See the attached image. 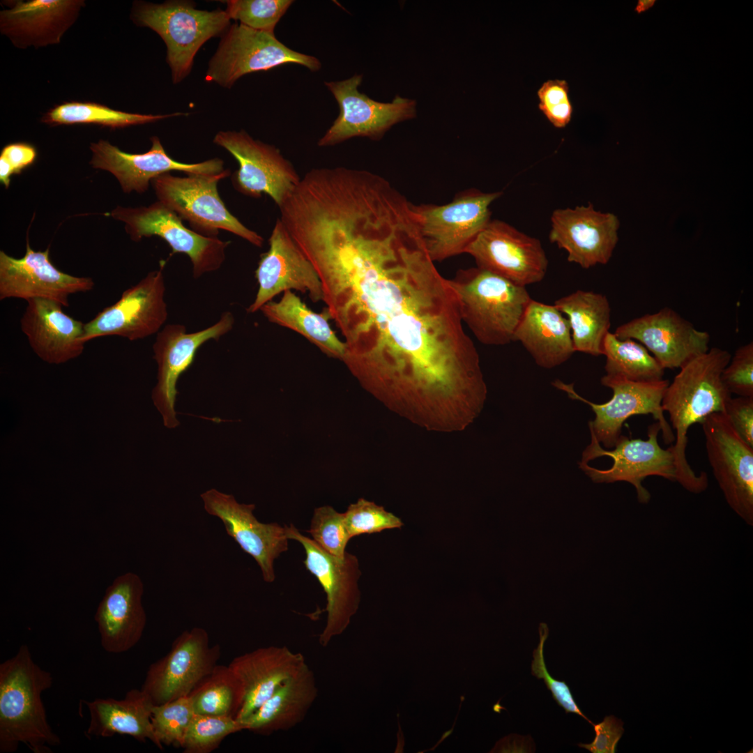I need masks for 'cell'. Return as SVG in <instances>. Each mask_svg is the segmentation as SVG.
<instances>
[{
  "label": "cell",
  "mask_w": 753,
  "mask_h": 753,
  "mask_svg": "<svg viewBox=\"0 0 753 753\" xmlns=\"http://www.w3.org/2000/svg\"><path fill=\"white\" fill-rule=\"evenodd\" d=\"M322 291L345 339L342 360L374 395L466 406L486 397L457 294L423 243L353 264L325 281Z\"/></svg>",
  "instance_id": "1"
},
{
  "label": "cell",
  "mask_w": 753,
  "mask_h": 753,
  "mask_svg": "<svg viewBox=\"0 0 753 753\" xmlns=\"http://www.w3.org/2000/svg\"><path fill=\"white\" fill-rule=\"evenodd\" d=\"M731 356L724 349L713 347L679 370L664 392L662 408L669 416L676 432L675 443L669 447L676 466V482L690 492L699 494L708 487V476L696 474L686 459L687 432L709 415L724 412L731 397L722 380V373Z\"/></svg>",
  "instance_id": "2"
},
{
  "label": "cell",
  "mask_w": 753,
  "mask_h": 753,
  "mask_svg": "<svg viewBox=\"0 0 753 753\" xmlns=\"http://www.w3.org/2000/svg\"><path fill=\"white\" fill-rule=\"evenodd\" d=\"M52 683L26 644L0 664V752H14L21 743L34 753H51L60 745L41 698Z\"/></svg>",
  "instance_id": "3"
},
{
  "label": "cell",
  "mask_w": 753,
  "mask_h": 753,
  "mask_svg": "<svg viewBox=\"0 0 753 753\" xmlns=\"http://www.w3.org/2000/svg\"><path fill=\"white\" fill-rule=\"evenodd\" d=\"M450 281L459 301L462 320L478 341L495 346L514 341L532 300L525 287L478 267L460 271Z\"/></svg>",
  "instance_id": "4"
},
{
  "label": "cell",
  "mask_w": 753,
  "mask_h": 753,
  "mask_svg": "<svg viewBox=\"0 0 753 753\" xmlns=\"http://www.w3.org/2000/svg\"><path fill=\"white\" fill-rule=\"evenodd\" d=\"M131 16L137 25L150 28L163 40L175 84L190 73L200 47L210 38L224 34L230 24L225 10H199L185 1L137 2Z\"/></svg>",
  "instance_id": "5"
},
{
  "label": "cell",
  "mask_w": 753,
  "mask_h": 753,
  "mask_svg": "<svg viewBox=\"0 0 753 753\" xmlns=\"http://www.w3.org/2000/svg\"><path fill=\"white\" fill-rule=\"evenodd\" d=\"M660 430L657 421L648 427L647 439L621 435L611 450L602 448L591 434V443L582 452L579 466L594 482H630L635 487L638 501L648 503L651 494L642 485L644 479L659 476L676 481L674 455L669 448L663 449L658 443Z\"/></svg>",
  "instance_id": "6"
},
{
  "label": "cell",
  "mask_w": 753,
  "mask_h": 753,
  "mask_svg": "<svg viewBox=\"0 0 753 753\" xmlns=\"http://www.w3.org/2000/svg\"><path fill=\"white\" fill-rule=\"evenodd\" d=\"M230 174L229 169L217 175L176 176L168 173L154 178L151 185L158 201L188 221L195 232L217 237L222 229L261 247L263 237L232 215L219 195L218 182Z\"/></svg>",
  "instance_id": "7"
},
{
  "label": "cell",
  "mask_w": 753,
  "mask_h": 753,
  "mask_svg": "<svg viewBox=\"0 0 753 753\" xmlns=\"http://www.w3.org/2000/svg\"><path fill=\"white\" fill-rule=\"evenodd\" d=\"M289 63L303 66L311 71H317L321 66L317 58L290 49L274 33L234 24L224 33L211 58L205 80L230 88L246 74Z\"/></svg>",
  "instance_id": "8"
},
{
  "label": "cell",
  "mask_w": 753,
  "mask_h": 753,
  "mask_svg": "<svg viewBox=\"0 0 753 753\" xmlns=\"http://www.w3.org/2000/svg\"><path fill=\"white\" fill-rule=\"evenodd\" d=\"M601 383L613 391L612 397L603 404L584 399L576 393L573 384L565 383L558 379L552 383L554 387L565 392L569 397L590 405L595 413V419L588 423L590 432L606 448L614 447L621 436L624 423L634 415L651 414L660 425L664 443L668 444L675 441L661 405L669 383L668 380L639 382L604 375L601 378Z\"/></svg>",
  "instance_id": "9"
},
{
  "label": "cell",
  "mask_w": 753,
  "mask_h": 753,
  "mask_svg": "<svg viewBox=\"0 0 753 753\" xmlns=\"http://www.w3.org/2000/svg\"><path fill=\"white\" fill-rule=\"evenodd\" d=\"M110 215L125 224L130 238L139 241L157 236L171 248L172 255L183 253L189 257L195 279L218 270L226 258L229 241L199 234L183 224V220L159 201L137 208L118 206Z\"/></svg>",
  "instance_id": "10"
},
{
  "label": "cell",
  "mask_w": 753,
  "mask_h": 753,
  "mask_svg": "<svg viewBox=\"0 0 753 753\" xmlns=\"http://www.w3.org/2000/svg\"><path fill=\"white\" fill-rule=\"evenodd\" d=\"M502 192L471 190L445 205H413L417 225L433 261L464 253L490 221L489 206Z\"/></svg>",
  "instance_id": "11"
},
{
  "label": "cell",
  "mask_w": 753,
  "mask_h": 753,
  "mask_svg": "<svg viewBox=\"0 0 753 753\" xmlns=\"http://www.w3.org/2000/svg\"><path fill=\"white\" fill-rule=\"evenodd\" d=\"M160 268L149 272L125 290L113 305L104 308L84 324L82 337L86 343L97 337L119 336L135 341L157 334L165 324L167 305L165 282Z\"/></svg>",
  "instance_id": "12"
},
{
  "label": "cell",
  "mask_w": 753,
  "mask_h": 753,
  "mask_svg": "<svg viewBox=\"0 0 753 753\" xmlns=\"http://www.w3.org/2000/svg\"><path fill=\"white\" fill-rule=\"evenodd\" d=\"M213 142L238 162L231 183L241 194L254 198L267 195L280 208L300 183L301 178L279 149L253 139L245 130L220 131Z\"/></svg>",
  "instance_id": "13"
},
{
  "label": "cell",
  "mask_w": 753,
  "mask_h": 753,
  "mask_svg": "<svg viewBox=\"0 0 753 753\" xmlns=\"http://www.w3.org/2000/svg\"><path fill=\"white\" fill-rule=\"evenodd\" d=\"M220 656V646L210 644L204 628L185 630L173 641L169 652L149 666L141 689L154 706L188 696Z\"/></svg>",
  "instance_id": "14"
},
{
  "label": "cell",
  "mask_w": 753,
  "mask_h": 753,
  "mask_svg": "<svg viewBox=\"0 0 753 753\" xmlns=\"http://www.w3.org/2000/svg\"><path fill=\"white\" fill-rule=\"evenodd\" d=\"M285 527L289 540H296L303 546L305 566L317 579L326 595V623L319 636V644L326 647L347 630L358 609L360 592L358 583L361 575L358 560L347 552L343 558L332 556L293 524Z\"/></svg>",
  "instance_id": "15"
},
{
  "label": "cell",
  "mask_w": 753,
  "mask_h": 753,
  "mask_svg": "<svg viewBox=\"0 0 753 753\" xmlns=\"http://www.w3.org/2000/svg\"><path fill=\"white\" fill-rule=\"evenodd\" d=\"M714 477L730 508L753 526V447L736 432L723 412L701 422Z\"/></svg>",
  "instance_id": "16"
},
{
  "label": "cell",
  "mask_w": 753,
  "mask_h": 753,
  "mask_svg": "<svg viewBox=\"0 0 753 753\" xmlns=\"http://www.w3.org/2000/svg\"><path fill=\"white\" fill-rule=\"evenodd\" d=\"M478 268L519 286L545 277L548 259L540 241L507 222L491 220L466 248Z\"/></svg>",
  "instance_id": "17"
},
{
  "label": "cell",
  "mask_w": 753,
  "mask_h": 753,
  "mask_svg": "<svg viewBox=\"0 0 753 753\" xmlns=\"http://www.w3.org/2000/svg\"><path fill=\"white\" fill-rule=\"evenodd\" d=\"M362 75L337 82H326L339 105L337 119L317 142L333 146L356 137L380 139L393 125L416 116V102L397 96L391 102H380L360 93Z\"/></svg>",
  "instance_id": "18"
},
{
  "label": "cell",
  "mask_w": 753,
  "mask_h": 753,
  "mask_svg": "<svg viewBox=\"0 0 753 753\" xmlns=\"http://www.w3.org/2000/svg\"><path fill=\"white\" fill-rule=\"evenodd\" d=\"M234 325L232 313L226 311L217 322L201 330L187 333L184 325L170 324L157 333L153 351L158 365V382L152 399L165 427L174 428L179 424L174 409L179 376L192 365L202 344L211 340H219L230 332Z\"/></svg>",
  "instance_id": "19"
},
{
  "label": "cell",
  "mask_w": 753,
  "mask_h": 753,
  "mask_svg": "<svg viewBox=\"0 0 753 753\" xmlns=\"http://www.w3.org/2000/svg\"><path fill=\"white\" fill-rule=\"evenodd\" d=\"M206 512L220 519L227 534L257 563L264 581L275 579L274 561L288 549L286 527L265 524L254 515V504L239 503L234 496L215 489L201 494Z\"/></svg>",
  "instance_id": "20"
},
{
  "label": "cell",
  "mask_w": 753,
  "mask_h": 753,
  "mask_svg": "<svg viewBox=\"0 0 753 753\" xmlns=\"http://www.w3.org/2000/svg\"><path fill=\"white\" fill-rule=\"evenodd\" d=\"M269 249L261 255L255 277L259 288L249 313L260 310L277 295L288 290L307 292L316 303L323 299L319 275L279 218L268 239Z\"/></svg>",
  "instance_id": "21"
},
{
  "label": "cell",
  "mask_w": 753,
  "mask_h": 753,
  "mask_svg": "<svg viewBox=\"0 0 753 753\" xmlns=\"http://www.w3.org/2000/svg\"><path fill=\"white\" fill-rule=\"evenodd\" d=\"M614 335L641 343L664 370L680 369L710 349L709 333L669 307L620 325Z\"/></svg>",
  "instance_id": "22"
},
{
  "label": "cell",
  "mask_w": 753,
  "mask_h": 753,
  "mask_svg": "<svg viewBox=\"0 0 753 753\" xmlns=\"http://www.w3.org/2000/svg\"><path fill=\"white\" fill-rule=\"evenodd\" d=\"M619 226L616 215L597 211L592 204L558 208L551 216L549 239L566 251L569 262L589 268L610 260Z\"/></svg>",
  "instance_id": "23"
},
{
  "label": "cell",
  "mask_w": 753,
  "mask_h": 753,
  "mask_svg": "<svg viewBox=\"0 0 753 753\" xmlns=\"http://www.w3.org/2000/svg\"><path fill=\"white\" fill-rule=\"evenodd\" d=\"M49 248L34 251L26 242L20 259L0 252V300L20 298L26 301L44 298L68 307L70 295L93 289L91 277L73 276L57 269L50 259Z\"/></svg>",
  "instance_id": "24"
},
{
  "label": "cell",
  "mask_w": 753,
  "mask_h": 753,
  "mask_svg": "<svg viewBox=\"0 0 753 753\" xmlns=\"http://www.w3.org/2000/svg\"><path fill=\"white\" fill-rule=\"evenodd\" d=\"M151 147L144 153H128L107 141L91 144V166L112 173L125 193H144L151 181L165 174L177 171L186 174L217 175L225 172L224 162L212 158L197 163H184L171 158L160 139L151 137Z\"/></svg>",
  "instance_id": "25"
},
{
  "label": "cell",
  "mask_w": 753,
  "mask_h": 753,
  "mask_svg": "<svg viewBox=\"0 0 753 753\" xmlns=\"http://www.w3.org/2000/svg\"><path fill=\"white\" fill-rule=\"evenodd\" d=\"M140 577L127 572L107 587L95 614L102 648L109 653L126 652L138 644L146 623Z\"/></svg>",
  "instance_id": "26"
},
{
  "label": "cell",
  "mask_w": 753,
  "mask_h": 753,
  "mask_svg": "<svg viewBox=\"0 0 753 753\" xmlns=\"http://www.w3.org/2000/svg\"><path fill=\"white\" fill-rule=\"evenodd\" d=\"M26 302L20 327L40 359L50 364H61L83 353V322L66 314L63 306L56 301L35 298Z\"/></svg>",
  "instance_id": "27"
},
{
  "label": "cell",
  "mask_w": 753,
  "mask_h": 753,
  "mask_svg": "<svg viewBox=\"0 0 753 753\" xmlns=\"http://www.w3.org/2000/svg\"><path fill=\"white\" fill-rule=\"evenodd\" d=\"M0 13L1 32L19 48L59 43L76 20L83 1H15Z\"/></svg>",
  "instance_id": "28"
},
{
  "label": "cell",
  "mask_w": 753,
  "mask_h": 753,
  "mask_svg": "<svg viewBox=\"0 0 753 753\" xmlns=\"http://www.w3.org/2000/svg\"><path fill=\"white\" fill-rule=\"evenodd\" d=\"M307 664L303 655L288 647L268 646L234 657L229 664L244 692L236 717L241 722L254 712L285 680Z\"/></svg>",
  "instance_id": "29"
},
{
  "label": "cell",
  "mask_w": 753,
  "mask_h": 753,
  "mask_svg": "<svg viewBox=\"0 0 753 753\" xmlns=\"http://www.w3.org/2000/svg\"><path fill=\"white\" fill-rule=\"evenodd\" d=\"M541 367L566 362L575 349L568 320L554 305L531 300L514 336Z\"/></svg>",
  "instance_id": "30"
},
{
  "label": "cell",
  "mask_w": 753,
  "mask_h": 753,
  "mask_svg": "<svg viewBox=\"0 0 753 753\" xmlns=\"http://www.w3.org/2000/svg\"><path fill=\"white\" fill-rule=\"evenodd\" d=\"M314 672L308 665L285 680L241 723L244 730L268 736L301 723L318 697Z\"/></svg>",
  "instance_id": "31"
},
{
  "label": "cell",
  "mask_w": 753,
  "mask_h": 753,
  "mask_svg": "<svg viewBox=\"0 0 753 753\" xmlns=\"http://www.w3.org/2000/svg\"><path fill=\"white\" fill-rule=\"evenodd\" d=\"M85 703L90 715L87 736L127 735L140 742L150 740L161 750L151 723L154 705L141 688L129 690L121 699L97 698Z\"/></svg>",
  "instance_id": "32"
},
{
  "label": "cell",
  "mask_w": 753,
  "mask_h": 753,
  "mask_svg": "<svg viewBox=\"0 0 753 753\" xmlns=\"http://www.w3.org/2000/svg\"><path fill=\"white\" fill-rule=\"evenodd\" d=\"M554 305L567 317L575 351L602 355L604 341L611 326L607 297L579 289L556 300Z\"/></svg>",
  "instance_id": "33"
},
{
  "label": "cell",
  "mask_w": 753,
  "mask_h": 753,
  "mask_svg": "<svg viewBox=\"0 0 753 753\" xmlns=\"http://www.w3.org/2000/svg\"><path fill=\"white\" fill-rule=\"evenodd\" d=\"M260 311L269 321L293 330L326 354L342 360L345 344L332 330L328 313L314 312L292 291H284L278 301L268 302Z\"/></svg>",
  "instance_id": "34"
},
{
  "label": "cell",
  "mask_w": 753,
  "mask_h": 753,
  "mask_svg": "<svg viewBox=\"0 0 753 753\" xmlns=\"http://www.w3.org/2000/svg\"><path fill=\"white\" fill-rule=\"evenodd\" d=\"M606 376L632 381L648 382L663 379L664 369L641 343L620 339L609 332L603 344Z\"/></svg>",
  "instance_id": "35"
},
{
  "label": "cell",
  "mask_w": 753,
  "mask_h": 753,
  "mask_svg": "<svg viewBox=\"0 0 753 753\" xmlns=\"http://www.w3.org/2000/svg\"><path fill=\"white\" fill-rule=\"evenodd\" d=\"M195 714L227 716L236 719L244 692L240 680L229 665L217 664L189 694Z\"/></svg>",
  "instance_id": "36"
},
{
  "label": "cell",
  "mask_w": 753,
  "mask_h": 753,
  "mask_svg": "<svg viewBox=\"0 0 753 753\" xmlns=\"http://www.w3.org/2000/svg\"><path fill=\"white\" fill-rule=\"evenodd\" d=\"M181 115L183 114L130 113L114 109L97 102H68L58 105L50 109L42 118V121L51 126L92 123L111 128H121L153 123Z\"/></svg>",
  "instance_id": "37"
},
{
  "label": "cell",
  "mask_w": 753,
  "mask_h": 753,
  "mask_svg": "<svg viewBox=\"0 0 753 753\" xmlns=\"http://www.w3.org/2000/svg\"><path fill=\"white\" fill-rule=\"evenodd\" d=\"M195 715L189 695L153 706L151 723L160 749H163V745L181 747L186 731Z\"/></svg>",
  "instance_id": "38"
},
{
  "label": "cell",
  "mask_w": 753,
  "mask_h": 753,
  "mask_svg": "<svg viewBox=\"0 0 753 753\" xmlns=\"http://www.w3.org/2000/svg\"><path fill=\"white\" fill-rule=\"evenodd\" d=\"M244 730L236 718L195 714L181 745L185 753H211L228 736Z\"/></svg>",
  "instance_id": "39"
},
{
  "label": "cell",
  "mask_w": 753,
  "mask_h": 753,
  "mask_svg": "<svg viewBox=\"0 0 753 753\" xmlns=\"http://www.w3.org/2000/svg\"><path fill=\"white\" fill-rule=\"evenodd\" d=\"M291 0H229L225 10L230 20L248 28L274 33V29L285 14Z\"/></svg>",
  "instance_id": "40"
},
{
  "label": "cell",
  "mask_w": 753,
  "mask_h": 753,
  "mask_svg": "<svg viewBox=\"0 0 753 753\" xmlns=\"http://www.w3.org/2000/svg\"><path fill=\"white\" fill-rule=\"evenodd\" d=\"M324 551L343 558L351 539L344 521V513H340L330 506L316 508L307 531Z\"/></svg>",
  "instance_id": "41"
},
{
  "label": "cell",
  "mask_w": 753,
  "mask_h": 753,
  "mask_svg": "<svg viewBox=\"0 0 753 753\" xmlns=\"http://www.w3.org/2000/svg\"><path fill=\"white\" fill-rule=\"evenodd\" d=\"M344 521L350 538L361 534L400 528L404 526L400 517L364 499H358L348 507L344 512Z\"/></svg>",
  "instance_id": "42"
},
{
  "label": "cell",
  "mask_w": 753,
  "mask_h": 753,
  "mask_svg": "<svg viewBox=\"0 0 753 753\" xmlns=\"http://www.w3.org/2000/svg\"><path fill=\"white\" fill-rule=\"evenodd\" d=\"M540 641L533 653V659L531 662V674L538 679H542L547 689L551 692L553 699L562 707L566 713L577 714L588 723L592 722L580 710L570 692L569 686L565 681L554 679L549 673L544 659V645L549 635V628L546 623H541L539 625Z\"/></svg>",
  "instance_id": "43"
},
{
  "label": "cell",
  "mask_w": 753,
  "mask_h": 753,
  "mask_svg": "<svg viewBox=\"0 0 753 753\" xmlns=\"http://www.w3.org/2000/svg\"><path fill=\"white\" fill-rule=\"evenodd\" d=\"M538 107L556 128L565 127L571 121L573 107L569 97V86L563 79H549L537 91Z\"/></svg>",
  "instance_id": "44"
},
{
  "label": "cell",
  "mask_w": 753,
  "mask_h": 753,
  "mask_svg": "<svg viewBox=\"0 0 753 753\" xmlns=\"http://www.w3.org/2000/svg\"><path fill=\"white\" fill-rule=\"evenodd\" d=\"M722 380L729 393L753 397V343L739 347L722 373Z\"/></svg>",
  "instance_id": "45"
},
{
  "label": "cell",
  "mask_w": 753,
  "mask_h": 753,
  "mask_svg": "<svg viewBox=\"0 0 753 753\" xmlns=\"http://www.w3.org/2000/svg\"><path fill=\"white\" fill-rule=\"evenodd\" d=\"M595 733L591 743H579L578 746L592 753H615L616 746L624 733L623 722L614 715L604 717L601 722L591 724Z\"/></svg>",
  "instance_id": "46"
},
{
  "label": "cell",
  "mask_w": 753,
  "mask_h": 753,
  "mask_svg": "<svg viewBox=\"0 0 753 753\" xmlns=\"http://www.w3.org/2000/svg\"><path fill=\"white\" fill-rule=\"evenodd\" d=\"M723 413L738 435L753 447V397H731Z\"/></svg>",
  "instance_id": "47"
},
{
  "label": "cell",
  "mask_w": 753,
  "mask_h": 753,
  "mask_svg": "<svg viewBox=\"0 0 753 753\" xmlns=\"http://www.w3.org/2000/svg\"><path fill=\"white\" fill-rule=\"evenodd\" d=\"M36 155V149L32 145L17 142L4 146L1 152L0 158L4 159L10 165L14 174H18L33 162Z\"/></svg>",
  "instance_id": "48"
},
{
  "label": "cell",
  "mask_w": 753,
  "mask_h": 753,
  "mask_svg": "<svg viewBox=\"0 0 753 753\" xmlns=\"http://www.w3.org/2000/svg\"><path fill=\"white\" fill-rule=\"evenodd\" d=\"M14 172L10 165L3 158H0V181L6 188H8L10 176Z\"/></svg>",
  "instance_id": "49"
},
{
  "label": "cell",
  "mask_w": 753,
  "mask_h": 753,
  "mask_svg": "<svg viewBox=\"0 0 753 753\" xmlns=\"http://www.w3.org/2000/svg\"><path fill=\"white\" fill-rule=\"evenodd\" d=\"M655 3V0H639L634 8V11L638 14H641L652 8Z\"/></svg>",
  "instance_id": "50"
}]
</instances>
